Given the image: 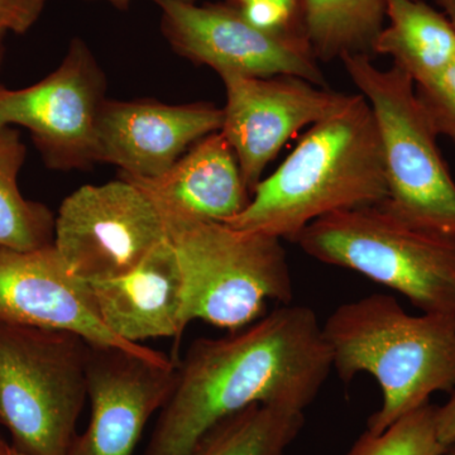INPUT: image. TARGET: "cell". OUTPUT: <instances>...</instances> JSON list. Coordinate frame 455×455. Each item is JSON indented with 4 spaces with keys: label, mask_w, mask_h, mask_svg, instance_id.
<instances>
[{
    "label": "cell",
    "mask_w": 455,
    "mask_h": 455,
    "mask_svg": "<svg viewBox=\"0 0 455 455\" xmlns=\"http://www.w3.org/2000/svg\"><path fill=\"white\" fill-rule=\"evenodd\" d=\"M331 370L323 325L302 305H283L224 338H199L178 359L145 455H185L212 425L256 403L305 411Z\"/></svg>",
    "instance_id": "1"
},
{
    "label": "cell",
    "mask_w": 455,
    "mask_h": 455,
    "mask_svg": "<svg viewBox=\"0 0 455 455\" xmlns=\"http://www.w3.org/2000/svg\"><path fill=\"white\" fill-rule=\"evenodd\" d=\"M386 196L376 119L366 98L355 94L337 113L311 125L277 170L260 180L244 211L226 224L295 242L320 218L379 205Z\"/></svg>",
    "instance_id": "2"
},
{
    "label": "cell",
    "mask_w": 455,
    "mask_h": 455,
    "mask_svg": "<svg viewBox=\"0 0 455 455\" xmlns=\"http://www.w3.org/2000/svg\"><path fill=\"white\" fill-rule=\"evenodd\" d=\"M323 334L341 382L367 373L381 388V407L367 421L371 434L427 405L436 392L455 390L453 315H410L394 296L372 293L337 307Z\"/></svg>",
    "instance_id": "3"
},
{
    "label": "cell",
    "mask_w": 455,
    "mask_h": 455,
    "mask_svg": "<svg viewBox=\"0 0 455 455\" xmlns=\"http://www.w3.org/2000/svg\"><path fill=\"white\" fill-rule=\"evenodd\" d=\"M184 281L182 325L202 320L230 333L291 304L293 283L283 239L221 221L164 220Z\"/></svg>",
    "instance_id": "4"
},
{
    "label": "cell",
    "mask_w": 455,
    "mask_h": 455,
    "mask_svg": "<svg viewBox=\"0 0 455 455\" xmlns=\"http://www.w3.org/2000/svg\"><path fill=\"white\" fill-rule=\"evenodd\" d=\"M340 61L376 119L387 182L379 205L409 226L455 241V182L411 77L395 65L377 68L361 53Z\"/></svg>",
    "instance_id": "5"
},
{
    "label": "cell",
    "mask_w": 455,
    "mask_h": 455,
    "mask_svg": "<svg viewBox=\"0 0 455 455\" xmlns=\"http://www.w3.org/2000/svg\"><path fill=\"white\" fill-rule=\"evenodd\" d=\"M293 243L406 296L423 313L455 316V241L409 226L379 204L320 218Z\"/></svg>",
    "instance_id": "6"
},
{
    "label": "cell",
    "mask_w": 455,
    "mask_h": 455,
    "mask_svg": "<svg viewBox=\"0 0 455 455\" xmlns=\"http://www.w3.org/2000/svg\"><path fill=\"white\" fill-rule=\"evenodd\" d=\"M90 347L68 331L0 322V425L26 455H68L88 398Z\"/></svg>",
    "instance_id": "7"
},
{
    "label": "cell",
    "mask_w": 455,
    "mask_h": 455,
    "mask_svg": "<svg viewBox=\"0 0 455 455\" xmlns=\"http://www.w3.org/2000/svg\"><path fill=\"white\" fill-rule=\"evenodd\" d=\"M166 241L155 204L122 178L77 188L55 220L53 247L68 271L89 284L128 274Z\"/></svg>",
    "instance_id": "8"
},
{
    "label": "cell",
    "mask_w": 455,
    "mask_h": 455,
    "mask_svg": "<svg viewBox=\"0 0 455 455\" xmlns=\"http://www.w3.org/2000/svg\"><path fill=\"white\" fill-rule=\"evenodd\" d=\"M107 79L83 38H74L61 64L22 89L0 84V127L25 128L51 170L86 171L98 164V127Z\"/></svg>",
    "instance_id": "9"
},
{
    "label": "cell",
    "mask_w": 455,
    "mask_h": 455,
    "mask_svg": "<svg viewBox=\"0 0 455 455\" xmlns=\"http://www.w3.org/2000/svg\"><path fill=\"white\" fill-rule=\"evenodd\" d=\"M158 7L161 31L171 49L194 64L209 66L220 75L293 76L326 86L305 36L260 28L232 4L164 0Z\"/></svg>",
    "instance_id": "10"
},
{
    "label": "cell",
    "mask_w": 455,
    "mask_h": 455,
    "mask_svg": "<svg viewBox=\"0 0 455 455\" xmlns=\"http://www.w3.org/2000/svg\"><path fill=\"white\" fill-rule=\"evenodd\" d=\"M220 76L227 94L220 132L235 151L251 194L293 134L337 113L352 97L301 77Z\"/></svg>",
    "instance_id": "11"
},
{
    "label": "cell",
    "mask_w": 455,
    "mask_h": 455,
    "mask_svg": "<svg viewBox=\"0 0 455 455\" xmlns=\"http://www.w3.org/2000/svg\"><path fill=\"white\" fill-rule=\"evenodd\" d=\"M178 361L164 353L140 355L90 347L92 415L68 455H133L149 419L160 412L175 383Z\"/></svg>",
    "instance_id": "12"
},
{
    "label": "cell",
    "mask_w": 455,
    "mask_h": 455,
    "mask_svg": "<svg viewBox=\"0 0 455 455\" xmlns=\"http://www.w3.org/2000/svg\"><path fill=\"white\" fill-rule=\"evenodd\" d=\"M0 322L68 331L92 346L154 355L113 333L99 314L89 283L75 277L53 244L40 250H0Z\"/></svg>",
    "instance_id": "13"
},
{
    "label": "cell",
    "mask_w": 455,
    "mask_h": 455,
    "mask_svg": "<svg viewBox=\"0 0 455 455\" xmlns=\"http://www.w3.org/2000/svg\"><path fill=\"white\" fill-rule=\"evenodd\" d=\"M221 124L223 108L206 101L170 106L155 99H107L99 119L98 164H114L130 178H157Z\"/></svg>",
    "instance_id": "14"
},
{
    "label": "cell",
    "mask_w": 455,
    "mask_h": 455,
    "mask_svg": "<svg viewBox=\"0 0 455 455\" xmlns=\"http://www.w3.org/2000/svg\"><path fill=\"white\" fill-rule=\"evenodd\" d=\"M119 178L140 188L164 220L226 223L251 200L235 151L220 131L197 140L157 178Z\"/></svg>",
    "instance_id": "15"
},
{
    "label": "cell",
    "mask_w": 455,
    "mask_h": 455,
    "mask_svg": "<svg viewBox=\"0 0 455 455\" xmlns=\"http://www.w3.org/2000/svg\"><path fill=\"white\" fill-rule=\"evenodd\" d=\"M104 324L128 343L182 333L184 281L169 238L128 274L90 284Z\"/></svg>",
    "instance_id": "16"
},
{
    "label": "cell",
    "mask_w": 455,
    "mask_h": 455,
    "mask_svg": "<svg viewBox=\"0 0 455 455\" xmlns=\"http://www.w3.org/2000/svg\"><path fill=\"white\" fill-rule=\"evenodd\" d=\"M387 25L373 44L405 71L415 86L439 76L455 60V28L448 18L423 0H387Z\"/></svg>",
    "instance_id": "17"
},
{
    "label": "cell",
    "mask_w": 455,
    "mask_h": 455,
    "mask_svg": "<svg viewBox=\"0 0 455 455\" xmlns=\"http://www.w3.org/2000/svg\"><path fill=\"white\" fill-rule=\"evenodd\" d=\"M386 8L387 0H302L305 37L320 61L372 56Z\"/></svg>",
    "instance_id": "18"
},
{
    "label": "cell",
    "mask_w": 455,
    "mask_h": 455,
    "mask_svg": "<svg viewBox=\"0 0 455 455\" xmlns=\"http://www.w3.org/2000/svg\"><path fill=\"white\" fill-rule=\"evenodd\" d=\"M305 411L256 403L212 425L185 455H286Z\"/></svg>",
    "instance_id": "19"
},
{
    "label": "cell",
    "mask_w": 455,
    "mask_h": 455,
    "mask_svg": "<svg viewBox=\"0 0 455 455\" xmlns=\"http://www.w3.org/2000/svg\"><path fill=\"white\" fill-rule=\"evenodd\" d=\"M26 155L18 128L0 127V250L26 252L53 244L55 215L23 196L18 184Z\"/></svg>",
    "instance_id": "20"
},
{
    "label": "cell",
    "mask_w": 455,
    "mask_h": 455,
    "mask_svg": "<svg viewBox=\"0 0 455 455\" xmlns=\"http://www.w3.org/2000/svg\"><path fill=\"white\" fill-rule=\"evenodd\" d=\"M436 406L427 403L379 434L364 431L347 455H442Z\"/></svg>",
    "instance_id": "21"
},
{
    "label": "cell",
    "mask_w": 455,
    "mask_h": 455,
    "mask_svg": "<svg viewBox=\"0 0 455 455\" xmlns=\"http://www.w3.org/2000/svg\"><path fill=\"white\" fill-rule=\"evenodd\" d=\"M415 92L438 136L455 143V60L435 79L415 86Z\"/></svg>",
    "instance_id": "22"
},
{
    "label": "cell",
    "mask_w": 455,
    "mask_h": 455,
    "mask_svg": "<svg viewBox=\"0 0 455 455\" xmlns=\"http://www.w3.org/2000/svg\"><path fill=\"white\" fill-rule=\"evenodd\" d=\"M251 23L267 31L302 35V0H230Z\"/></svg>",
    "instance_id": "23"
},
{
    "label": "cell",
    "mask_w": 455,
    "mask_h": 455,
    "mask_svg": "<svg viewBox=\"0 0 455 455\" xmlns=\"http://www.w3.org/2000/svg\"><path fill=\"white\" fill-rule=\"evenodd\" d=\"M49 0H0V31L25 35L40 20Z\"/></svg>",
    "instance_id": "24"
},
{
    "label": "cell",
    "mask_w": 455,
    "mask_h": 455,
    "mask_svg": "<svg viewBox=\"0 0 455 455\" xmlns=\"http://www.w3.org/2000/svg\"><path fill=\"white\" fill-rule=\"evenodd\" d=\"M435 421L436 431L443 444H448L455 439V390L444 405L436 406Z\"/></svg>",
    "instance_id": "25"
},
{
    "label": "cell",
    "mask_w": 455,
    "mask_h": 455,
    "mask_svg": "<svg viewBox=\"0 0 455 455\" xmlns=\"http://www.w3.org/2000/svg\"><path fill=\"white\" fill-rule=\"evenodd\" d=\"M455 28V0H434Z\"/></svg>",
    "instance_id": "26"
},
{
    "label": "cell",
    "mask_w": 455,
    "mask_h": 455,
    "mask_svg": "<svg viewBox=\"0 0 455 455\" xmlns=\"http://www.w3.org/2000/svg\"><path fill=\"white\" fill-rule=\"evenodd\" d=\"M92 2H94V0H92ZM103 2L109 3V4H112L116 9L125 11V9L130 8L132 0H103ZM155 2L158 4V3L164 2V0H155ZM190 2H194V0H190Z\"/></svg>",
    "instance_id": "27"
},
{
    "label": "cell",
    "mask_w": 455,
    "mask_h": 455,
    "mask_svg": "<svg viewBox=\"0 0 455 455\" xmlns=\"http://www.w3.org/2000/svg\"><path fill=\"white\" fill-rule=\"evenodd\" d=\"M7 32L0 31V68H2L3 59H4L5 37H7Z\"/></svg>",
    "instance_id": "28"
},
{
    "label": "cell",
    "mask_w": 455,
    "mask_h": 455,
    "mask_svg": "<svg viewBox=\"0 0 455 455\" xmlns=\"http://www.w3.org/2000/svg\"><path fill=\"white\" fill-rule=\"evenodd\" d=\"M442 455H455V439L445 444L444 451Z\"/></svg>",
    "instance_id": "29"
},
{
    "label": "cell",
    "mask_w": 455,
    "mask_h": 455,
    "mask_svg": "<svg viewBox=\"0 0 455 455\" xmlns=\"http://www.w3.org/2000/svg\"><path fill=\"white\" fill-rule=\"evenodd\" d=\"M9 445L4 442V439L0 436V455H7Z\"/></svg>",
    "instance_id": "30"
},
{
    "label": "cell",
    "mask_w": 455,
    "mask_h": 455,
    "mask_svg": "<svg viewBox=\"0 0 455 455\" xmlns=\"http://www.w3.org/2000/svg\"><path fill=\"white\" fill-rule=\"evenodd\" d=\"M7 455H26V454L20 453V451H16V449H14L13 447H11V445H9Z\"/></svg>",
    "instance_id": "31"
}]
</instances>
